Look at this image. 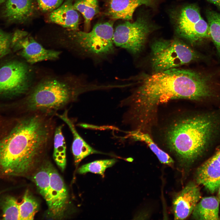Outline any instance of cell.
Listing matches in <instances>:
<instances>
[{"instance_id": "cell-1", "label": "cell", "mask_w": 220, "mask_h": 220, "mask_svg": "<svg viewBox=\"0 0 220 220\" xmlns=\"http://www.w3.org/2000/svg\"><path fill=\"white\" fill-rule=\"evenodd\" d=\"M53 117L39 112L0 114V174L22 176L34 170L52 144Z\"/></svg>"}, {"instance_id": "cell-2", "label": "cell", "mask_w": 220, "mask_h": 220, "mask_svg": "<svg viewBox=\"0 0 220 220\" xmlns=\"http://www.w3.org/2000/svg\"><path fill=\"white\" fill-rule=\"evenodd\" d=\"M137 87L120 105L132 124L145 127L157 107L176 99L203 100L214 93L209 78L193 70L174 68L143 75Z\"/></svg>"}, {"instance_id": "cell-3", "label": "cell", "mask_w": 220, "mask_h": 220, "mask_svg": "<svg viewBox=\"0 0 220 220\" xmlns=\"http://www.w3.org/2000/svg\"><path fill=\"white\" fill-rule=\"evenodd\" d=\"M97 87L75 76H48L33 85L19 101L8 105L15 108L17 113L40 112L55 116L81 94Z\"/></svg>"}, {"instance_id": "cell-4", "label": "cell", "mask_w": 220, "mask_h": 220, "mask_svg": "<svg viewBox=\"0 0 220 220\" xmlns=\"http://www.w3.org/2000/svg\"><path fill=\"white\" fill-rule=\"evenodd\" d=\"M220 132V114L211 112L182 118L173 123L166 133L169 148L189 164L213 144Z\"/></svg>"}, {"instance_id": "cell-5", "label": "cell", "mask_w": 220, "mask_h": 220, "mask_svg": "<svg viewBox=\"0 0 220 220\" xmlns=\"http://www.w3.org/2000/svg\"><path fill=\"white\" fill-rule=\"evenodd\" d=\"M113 25L109 21L96 24L90 32L68 30L71 47L93 58H105L115 51Z\"/></svg>"}, {"instance_id": "cell-6", "label": "cell", "mask_w": 220, "mask_h": 220, "mask_svg": "<svg viewBox=\"0 0 220 220\" xmlns=\"http://www.w3.org/2000/svg\"><path fill=\"white\" fill-rule=\"evenodd\" d=\"M150 63L153 72L176 68L198 57L189 46L178 39H160L151 46Z\"/></svg>"}, {"instance_id": "cell-7", "label": "cell", "mask_w": 220, "mask_h": 220, "mask_svg": "<svg viewBox=\"0 0 220 220\" xmlns=\"http://www.w3.org/2000/svg\"><path fill=\"white\" fill-rule=\"evenodd\" d=\"M34 72L26 61L13 60L0 66V98L23 96L33 86Z\"/></svg>"}, {"instance_id": "cell-8", "label": "cell", "mask_w": 220, "mask_h": 220, "mask_svg": "<svg viewBox=\"0 0 220 220\" xmlns=\"http://www.w3.org/2000/svg\"><path fill=\"white\" fill-rule=\"evenodd\" d=\"M170 15L176 33L191 44L200 43L210 37L208 23L196 5L182 6L171 11Z\"/></svg>"}, {"instance_id": "cell-9", "label": "cell", "mask_w": 220, "mask_h": 220, "mask_svg": "<svg viewBox=\"0 0 220 220\" xmlns=\"http://www.w3.org/2000/svg\"><path fill=\"white\" fill-rule=\"evenodd\" d=\"M156 29L147 15L139 16L134 22L126 21L116 26L114 30V44L132 55L137 54L141 51L149 35Z\"/></svg>"}, {"instance_id": "cell-10", "label": "cell", "mask_w": 220, "mask_h": 220, "mask_svg": "<svg viewBox=\"0 0 220 220\" xmlns=\"http://www.w3.org/2000/svg\"><path fill=\"white\" fill-rule=\"evenodd\" d=\"M12 50L30 64L58 59L60 51L46 49L28 32L16 29L13 33Z\"/></svg>"}, {"instance_id": "cell-11", "label": "cell", "mask_w": 220, "mask_h": 220, "mask_svg": "<svg viewBox=\"0 0 220 220\" xmlns=\"http://www.w3.org/2000/svg\"><path fill=\"white\" fill-rule=\"evenodd\" d=\"M0 18L7 24H24L35 16L39 10L36 0H6Z\"/></svg>"}, {"instance_id": "cell-12", "label": "cell", "mask_w": 220, "mask_h": 220, "mask_svg": "<svg viewBox=\"0 0 220 220\" xmlns=\"http://www.w3.org/2000/svg\"><path fill=\"white\" fill-rule=\"evenodd\" d=\"M200 188L195 182H189L177 193L173 201L174 219H186L192 213L201 198Z\"/></svg>"}, {"instance_id": "cell-13", "label": "cell", "mask_w": 220, "mask_h": 220, "mask_svg": "<svg viewBox=\"0 0 220 220\" xmlns=\"http://www.w3.org/2000/svg\"><path fill=\"white\" fill-rule=\"evenodd\" d=\"M195 179L211 193L218 191L220 185V148L198 167Z\"/></svg>"}, {"instance_id": "cell-14", "label": "cell", "mask_w": 220, "mask_h": 220, "mask_svg": "<svg viewBox=\"0 0 220 220\" xmlns=\"http://www.w3.org/2000/svg\"><path fill=\"white\" fill-rule=\"evenodd\" d=\"M157 0H105V14L112 19L130 20L136 9L142 5L154 8Z\"/></svg>"}, {"instance_id": "cell-15", "label": "cell", "mask_w": 220, "mask_h": 220, "mask_svg": "<svg viewBox=\"0 0 220 220\" xmlns=\"http://www.w3.org/2000/svg\"><path fill=\"white\" fill-rule=\"evenodd\" d=\"M51 188L53 203V209L51 215L54 218H61L65 213L68 204V191L64 182L56 170L48 162Z\"/></svg>"}, {"instance_id": "cell-16", "label": "cell", "mask_w": 220, "mask_h": 220, "mask_svg": "<svg viewBox=\"0 0 220 220\" xmlns=\"http://www.w3.org/2000/svg\"><path fill=\"white\" fill-rule=\"evenodd\" d=\"M55 116L63 120L68 126L73 137L72 150L76 165H77L84 158L93 154H103L97 151L89 145L77 132L74 120L70 118L68 110L65 109L61 114L56 113Z\"/></svg>"}, {"instance_id": "cell-17", "label": "cell", "mask_w": 220, "mask_h": 220, "mask_svg": "<svg viewBox=\"0 0 220 220\" xmlns=\"http://www.w3.org/2000/svg\"><path fill=\"white\" fill-rule=\"evenodd\" d=\"M74 1L66 0L58 8L49 13L48 21L68 30H78L79 16L74 7Z\"/></svg>"}, {"instance_id": "cell-18", "label": "cell", "mask_w": 220, "mask_h": 220, "mask_svg": "<svg viewBox=\"0 0 220 220\" xmlns=\"http://www.w3.org/2000/svg\"><path fill=\"white\" fill-rule=\"evenodd\" d=\"M220 202L214 196L203 197L196 204L192 213V217L196 220L219 219Z\"/></svg>"}, {"instance_id": "cell-19", "label": "cell", "mask_w": 220, "mask_h": 220, "mask_svg": "<svg viewBox=\"0 0 220 220\" xmlns=\"http://www.w3.org/2000/svg\"><path fill=\"white\" fill-rule=\"evenodd\" d=\"M33 178L40 193L46 200L49 212L52 215L53 209V203L50 185L48 162H46L37 170L33 175Z\"/></svg>"}, {"instance_id": "cell-20", "label": "cell", "mask_w": 220, "mask_h": 220, "mask_svg": "<svg viewBox=\"0 0 220 220\" xmlns=\"http://www.w3.org/2000/svg\"><path fill=\"white\" fill-rule=\"evenodd\" d=\"M63 126L61 124L56 127L53 138V159L62 171L64 170L66 164V145L63 133Z\"/></svg>"}, {"instance_id": "cell-21", "label": "cell", "mask_w": 220, "mask_h": 220, "mask_svg": "<svg viewBox=\"0 0 220 220\" xmlns=\"http://www.w3.org/2000/svg\"><path fill=\"white\" fill-rule=\"evenodd\" d=\"M129 133L130 137L133 139L144 142L147 144L161 163L170 166L173 164L174 161L172 159L158 146L147 133L139 130L130 131Z\"/></svg>"}, {"instance_id": "cell-22", "label": "cell", "mask_w": 220, "mask_h": 220, "mask_svg": "<svg viewBox=\"0 0 220 220\" xmlns=\"http://www.w3.org/2000/svg\"><path fill=\"white\" fill-rule=\"evenodd\" d=\"M74 6L83 16L85 28L88 29L91 20L99 12L98 0H76Z\"/></svg>"}, {"instance_id": "cell-23", "label": "cell", "mask_w": 220, "mask_h": 220, "mask_svg": "<svg viewBox=\"0 0 220 220\" xmlns=\"http://www.w3.org/2000/svg\"><path fill=\"white\" fill-rule=\"evenodd\" d=\"M39 204L34 197L27 190L21 203L19 204L20 220H33L38 211Z\"/></svg>"}, {"instance_id": "cell-24", "label": "cell", "mask_w": 220, "mask_h": 220, "mask_svg": "<svg viewBox=\"0 0 220 220\" xmlns=\"http://www.w3.org/2000/svg\"><path fill=\"white\" fill-rule=\"evenodd\" d=\"M210 37L220 56V14L212 10L206 13Z\"/></svg>"}, {"instance_id": "cell-25", "label": "cell", "mask_w": 220, "mask_h": 220, "mask_svg": "<svg viewBox=\"0 0 220 220\" xmlns=\"http://www.w3.org/2000/svg\"><path fill=\"white\" fill-rule=\"evenodd\" d=\"M0 206L3 219L20 220L19 204L15 197L9 195L4 197L0 201Z\"/></svg>"}, {"instance_id": "cell-26", "label": "cell", "mask_w": 220, "mask_h": 220, "mask_svg": "<svg viewBox=\"0 0 220 220\" xmlns=\"http://www.w3.org/2000/svg\"><path fill=\"white\" fill-rule=\"evenodd\" d=\"M117 161L115 159L95 161L82 165L78 168L77 172L81 174L90 172L104 176L106 169L112 166Z\"/></svg>"}, {"instance_id": "cell-27", "label": "cell", "mask_w": 220, "mask_h": 220, "mask_svg": "<svg viewBox=\"0 0 220 220\" xmlns=\"http://www.w3.org/2000/svg\"><path fill=\"white\" fill-rule=\"evenodd\" d=\"M12 35L0 29V59L11 51Z\"/></svg>"}, {"instance_id": "cell-28", "label": "cell", "mask_w": 220, "mask_h": 220, "mask_svg": "<svg viewBox=\"0 0 220 220\" xmlns=\"http://www.w3.org/2000/svg\"><path fill=\"white\" fill-rule=\"evenodd\" d=\"M64 0H36L39 10L43 13H50L59 7Z\"/></svg>"}, {"instance_id": "cell-29", "label": "cell", "mask_w": 220, "mask_h": 220, "mask_svg": "<svg viewBox=\"0 0 220 220\" xmlns=\"http://www.w3.org/2000/svg\"><path fill=\"white\" fill-rule=\"evenodd\" d=\"M209 2L216 5L220 9V0H208Z\"/></svg>"}, {"instance_id": "cell-30", "label": "cell", "mask_w": 220, "mask_h": 220, "mask_svg": "<svg viewBox=\"0 0 220 220\" xmlns=\"http://www.w3.org/2000/svg\"><path fill=\"white\" fill-rule=\"evenodd\" d=\"M218 197L217 198L218 199L220 202V185L218 189Z\"/></svg>"}, {"instance_id": "cell-31", "label": "cell", "mask_w": 220, "mask_h": 220, "mask_svg": "<svg viewBox=\"0 0 220 220\" xmlns=\"http://www.w3.org/2000/svg\"><path fill=\"white\" fill-rule=\"evenodd\" d=\"M6 0H0V6L2 5Z\"/></svg>"}, {"instance_id": "cell-32", "label": "cell", "mask_w": 220, "mask_h": 220, "mask_svg": "<svg viewBox=\"0 0 220 220\" xmlns=\"http://www.w3.org/2000/svg\"><path fill=\"white\" fill-rule=\"evenodd\" d=\"M127 160L129 162L132 161L133 159L132 158H129L128 159H127Z\"/></svg>"}, {"instance_id": "cell-33", "label": "cell", "mask_w": 220, "mask_h": 220, "mask_svg": "<svg viewBox=\"0 0 220 220\" xmlns=\"http://www.w3.org/2000/svg\"><path fill=\"white\" fill-rule=\"evenodd\" d=\"M219 219H220V216L219 217Z\"/></svg>"}]
</instances>
